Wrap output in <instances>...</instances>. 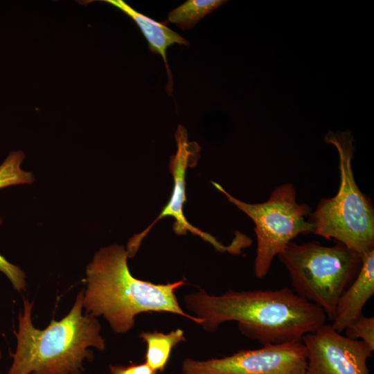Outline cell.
<instances>
[{"label": "cell", "instance_id": "1", "mask_svg": "<svg viewBox=\"0 0 374 374\" xmlns=\"http://www.w3.org/2000/svg\"><path fill=\"white\" fill-rule=\"evenodd\" d=\"M184 299L206 331L215 332L224 322L236 321L242 334L262 346L301 341L328 319L321 308L288 287L228 291L220 296L200 290Z\"/></svg>", "mask_w": 374, "mask_h": 374}, {"label": "cell", "instance_id": "2", "mask_svg": "<svg viewBox=\"0 0 374 374\" xmlns=\"http://www.w3.org/2000/svg\"><path fill=\"white\" fill-rule=\"evenodd\" d=\"M128 253L116 244L101 248L86 268L87 289L83 296L86 313L103 315L116 333H125L134 325V317L145 312H168L202 321L183 311L175 291L185 282L154 284L134 277L127 265Z\"/></svg>", "mask_w": 374, "mask_h": 374}, {"label": "cell", "instance_id": "3", "mask_svg": "<svg viewBox=\"0 0 374 374\" xmlns=\"http://www.w3.org/2000/svg\"><path fill=\"white\" fill-rule=\"evenodd\" d=\"M83 292L70 312L61 320L53 319L44 330L34 327L31 319L33 302L24 300L19 314L17 344L7 374H81L83 362L91 359L90 347L105 349L96 317L82 314Z\"/></svg>", "mask_w": 374, "mask_h": 374}, {"label": "cell", "instance_id": "4", "mask_svg": "<svg viewBox=\"0 0 374 374\" xmlns=\"http://www.w3.org/2000/svg\"><path fill=\"white\" fill-rule=\"evenodd\" d=\"M324 140L339 154V188L332 197L321 199L307 220L312 233L340 242L362 256L374 249V207L354 178V139L350 130L329 131Z\"/></svg>", "mask_w": 374, "mask_h": 374}, {"label": "cell", "instance_id": "5", "mask_svg": "<svg viewBox=\"0 0 374 374\" xmlns=\"http://www.w3.org/2000/svg\"><path fill=\"white\" fill-rule=\"evenodd\" d=\"M278 257L289 273L292 290L321 308L331 321L340 296L362 266V256L337 242L331 247L317 241L290 242Z\"/></svg>", "mask_w": 374, "mask_h": 374}, {"label": "cell", "instance_id": "6", "mask_svg": "<svg viewBox=\"0 0 374 374\" xmlns=\"http://www.w3.org/2000/svg\"><path fill=\"white\" fill-rule=\"evenodd\" d=\"M211 183L255 224L257 248L254 274L257 278L267 276L274 257L294 238L301 234L312 233L313 226L307 220L311 208L305 203L296 202V192L292 184L276 187L266 202L249 204L232 196L219 184Z\"/></svg>", "mask_w": 374, "mask_h": 374}, {"label": "cell", "instance_id": "7", "mask_svg": "<svg viewBox=\"0 0 374 374\" xmlns=\"http://www.w3.org/2000/svg\"><path fill=\"white\" fill-rule=\"evenodd\" d=\"M306 348L302 341L266 344L231 355L195 360L185 359L183 374H305Z\"/></svg>", "mask_w": 374, "mask_h": 374}, {"label": "cell", "instance_id": "8", "mask_svg": "<svg viewBox=\"0 0 374 374\" xmlns=\"http://www.w3.org/2000/svg\"><path fill=\"white\" fill-rule=\"evenodd\" d=\"M175 140L177 150L176 154L170 157L169 164L170 171L174 180L170 199L156 220L147 229L130 240L127 249L129 258L134 256L141 241L153 226L167 216L175 219L173 230L177 235H184L190 231L211 243L219 251H228L233 254L240 253L241 249L244 248V243L238 235L235 236L231 244L225 246L211 235L193 226L187 221L183 212L184 204L186 202V172L188 166L195 164L194 161H197L200 148L197 143L188 141L187 130L182 125L177 127Z\"/></svg>", "mask_w": 374, "mask_h": 374}, {"label": "cell", "instance_id": "9", "mask_svg": "<svg viewBox=\"0 0 374 374\" xmlns=\"http://www.w3.org/2000/svg\"><path fill=\"white\" fill-rule=\"evenodd\" d=\"M305 374H371L367 361L373 350L359 340L348 339L325 323L306 334Z\"/></svg>", "mask_w": 374, "mask_h": 374}, {"label": "cell", "instance_id": "10", "mask_svg": "<svg viewBox=\"0 0 374 374\" xmlns=\"http://www.w3.org/2000/svg\"><path fill=\"white\" fill-rule=\"evenodd\" d=\"M374 294V249L362 256V266L354 280L340 296L335 308L332 327L341 333L362 314L367 301Z\"/></svg>", "mask_w": 374, "mask_h": 374}, {"label": "cell", "instance_id": "11", "mask_svg": "<svg viewBox=\"0 0 374 374\" xmlns=\"http://www.w3.org/2000/svg\"><path fill=\"white\" fill-rule=\"evenodd\" d=\"M103 1L115 6L131 17L146 39L150 51L162 57L168 76L167 91L171 96L173 80L167 61V48L174 44L188 46V42L179 34L169 28L164 22L157 21L139 12L122 0H105Z\"/></svg>", "mask_w": 374, "mask_h": 374}, {"label": "cell", "instance_id": "12", "mask_svg": "<svg viewBox=\"0 0 374 374\" xmlns=\"http://www.w3.org/2000/svg\"><path fill=\"white\" fill-rule=\"evenodd\" d=\"M139 337L146 344L145 362L157 373L163 372L170 354L181 341H185L184 331L177 329L168 334L160 332H143Z\"/></svg>", "mask_w": 374, "mask_h": 374}, {"label": "cell", "instance_id": "13", "mask_svg": "<svg viewBox=\"0 0 374 374\" xmlns=\"http://www.w3.org/2000/svg\"><path fill=\"white\" fill-rule=\"evenodd\" d=\"M226 2L225 0H188L168 13V21L188 30Z\"/></svg>", "mask_w": 374, "mask_h": 374}, {"label": "cell", "instance_id": "14", "mask_svg": "<svg viewBox=\"0 0 374 374\" xmlns=\"http://www.w3.org/2000/svg\"><path fill=\"white\" fill-rule=\"evenodd\" d=\"M24 157V153L21 150L10 152L0 164V189L33 182V173L21 168Z\"/></svg>", "mask_w": 374, "mask_h": 374}, {"label": "cell", "instance_id": "15", "mask_svg": "<svg viewBox=\"0 0 374 374\" xmlns=\"http://www.w3.org/2000/svg\"><path fill=\"white\" fill-rule=\"evenodd\" d=\"M348 339L359 340L374 350V317L360 315L352 321L343 331Z\"/></svg>", "mask_w": 374, "mask_h": 374}, {"label": "cell", "instance_id": "16", "mask_svg": "<svg viewBox=\"0 0 374 374\" xmlns=\"http://www.w3.org/2000/svg\"><path fill=\"white\" fill-rule=\"evenodd\" d=\"M3 220L0 217V226ZM0 271L4 274L10 281L13 288L18 292L26 288V274L17 265L12 264L0 254Z\"/></svg>", "mask_w": 374, "mask_h": 374}, {"label": "cell", "instance_id": "17", "mask_svg": "<svg viewBox=\"0 0 374 374\" xmlns=\"http://www.w3.org/2000/svg\"><path fill=\"white\" fill-rule=\"evenodd\" d=\"M112 374H156L157 373L145 362L128 366L110 365Z\"/></svg>", "mask_w": 374, "mask_h": 374}]
</instances>
